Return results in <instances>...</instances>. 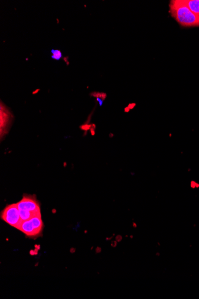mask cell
I'll use <instances>...</instances> for the list:
<instances>
[{"label":"cell","instance_id":"8","mask_svg":"<svg viewBox=\"0 0 199 299\" xmlns=\"http://www.w3.org/2000/svg\"><path fill=\"white\" fill-rule=\"evenodd\" d=\"M68 59H69L68 56H67V57H63V59L64 62H66V63H67V62H68Z\"/></svg>","mask_w":199,"mask_h":299},{"label":"cell","instance_id":"5","mask_svg":"<svg viewBox=\"0 0 199 299\" xmlns=\"http://www.w3.org/2000/svg\"><path fill=\"white\" fill-rule=\"evenodd\" d=\"M190 10L199 16V0H185Z\"/></svg>","mask_w":199,"mask_h":299},{"label":"cell","instance_id":"1","mask_svg":"<svg viewBox=\"0 0 199 299\" xmlns=\"http://www.w3.org/2000/svg\"><path fill=\"white\" fill-rule=\"evenodd\" d=\"M170 13L182 26H199V16L189 8L185 0H173L170 2Z\"/></svg>","mask_w":199,"mask_h":299},{"label":"cell","instance_id":"12","mask_svg":"<svg viewBox=\"0 0 199 299\" xmlns=\"http://www.w3.org/2000/svg\"><path fill=\"white\" fill-rule=\"evenodd\" d=\"M56 20H57V24H59V20L58 19H57Z\"/></svg>","mask_w":199,"mask_h":299},{"label":"cell","instance_id":"9","mask_svg":"<svg viewBox=\"0 0 199 299\" xmlns=\"http://www.w3.org/2000/svg\"><path fill=\"white\" fill-rule=\"evenodd\" d=\"M40 91V89H37V90H36L35 91H33L32 94H37V93H38V91Z\"/></svg>","mask_w":199,"mask_h":299},{"label":"cell","instance_id":"3","mask_svg":"<svg viewBox=\"0 0 199 299\" xmlns=\"http://www.w3.org/2000/svg\"><path fill=\"white\" fill-rule=\"evenodd\" d=\"M17 204L19 210L30 212L36 215H41L40 206L36 197L25 195L22 200Z\"/></svg>","mask_w":199,"mask_h":299},{"label":"cell","instance_id":"11","mask_svg":"<svg viewBox=\"0 0 199 299\" xmlns=\"http://www.w3.org/2000/svg\"><path fill=\"white\" fill-rule=\"evenodd\" d=\"M75 251V248H71V249H70V252H72V253H74Z\"/></svg>","mask_w":199,"mask_h":299},{"label":"cell","instance_id":"7","mask_svg":"<svg viewBox=\"0 0 199 299\" xmlns=\"http://www.w3.org/2000/svg\"><path fill=\"white\" fill-rule=\"evenodd\" d=\"M51 57L54 60H59L62 58V53L60 50H52Z\"/></svg>","mask_w":199,"mask_h":299},{"label":"cell","instance_id":"2","mask_svg":"<svg viewBox=\"0 0 199 299\" xmlns=\"http://www.w3.org/2000/svg\"><path fill=\"white\" fill-rule=\"evenodd\" d=\"M1 218L11 226L19 229L23 222L17 203L7 205L1 213Z\"/></svg>","mask_w":199,"mask_h":299},{"label":"cell","instance_id":"6","mask_svg":"<svg viewBox=\"0 0 199 299\" xmlns=\"http://www.w3.org/2000/svg\"><path fill=\"white\" fill-rule=\"evenodd\" d=\"M94 96L97 98V101L100 103V105H102L103 102L105 101L106 97V94L105 93H94Z\"/></svg>","mask_w":199,"mask_h":299},{"label":"cell","instance_id":"10","mask_svg":"<svg viewBox=\"0 0 199 299\" xmlns=\"http://www.w3.org/2000/svg\"><path fill=\"white\" fill-rule=\"evenodd\" d=\"M30 254H31V255H35V253L34 250H31V251H30Z\"/></svg>","mask_w":199,"mask_h":299},{"label":"cell","instance_id":"4","mask_svg":"<svg viewBox=\"0 0 199 299\" xmlns=\"http://www.w3.org/2000/svg\"><path fill=\"white\" fill-rule=\"evenodd\" d=\"M18 230L24 233L28 237L36 238L39 236L35 231L31 219L23 222L20 225Z\"/></svg>","mask_w":199,"mask_h":299}]
</instances>
